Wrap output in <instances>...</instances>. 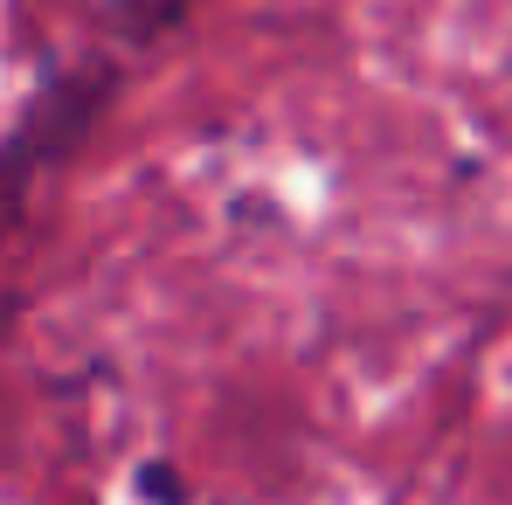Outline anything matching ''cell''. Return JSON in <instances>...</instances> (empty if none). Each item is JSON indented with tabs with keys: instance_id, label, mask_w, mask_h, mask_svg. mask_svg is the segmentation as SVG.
Listing matches in <instances>:
<instances>
[{
	"instance_id": "1",
	"label": "cell",
	"mask_w": 512,
	"mask_h": 505,
	"mask_svg": "<svg viewBox=\"0 0 512 505\" xmlns=\"http://www.w3.org/2000/svg\"><path fill=\"white\" fill-rule=\"evenodd\" d=\"M104 97H111V63H90L77 77H56V84L28 104V118L0 139V229L21 215L28 187L90 132V118L104 111Z\"/></svg>"
}]
</instances>
